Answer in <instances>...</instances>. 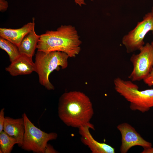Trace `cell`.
<instances>
[{
    "label": "cell",
    "instance_id": "1",
    "mask_svg": "<svg viewBox=\"0 0 153 153\" xmlns=\"http://www.w3.org/2000/svg\"><path fill=\"white\" fill-rule=\"evenodd\" d=\"M58 116L67 126L79 128L90 123L94 114L92 102L83 92L73 91L65 92L60 98Z\"/></svg>",
    "mask_w": 153,
    "mask_h": 153
},
{
    "label": "cell",
    "instance_id": "2",
    "mask_svg": "<svg viewBox=\"0 0 153 153\" xmlns=\"http://www.w3.org/2000/svg\"><path fill=\"white\" fill-rule=\"evenodd\" d=\"M81 43L74 27L62 25L56 31H47L41 35L37 48L45 52H63L74 58L80 53Z\"/></svg>",
    "mask_w": 153,
    "mask_h": 153
},
{
    "label": "cell",
    "instance_id": "3",
    "mask_svg": "<svg viewBox=\"0 0 153 153\" xmlns=\"http://www.w3.org/2000/svg\"><path fill=\"white\" fill-rule=\"evenodd\" d=\"M69 56L59 51L45 52L37 50L35 54V72L38 74L39 83L48 90L54 89L50 82V74L54 70L65 69L68 66Z\"/></svg>",
    "mask_w": 153,
    "mask_h": 153
},
{
    "label": "cell",
    "instance_id": "4",
    "mask_svg": "<svg viewBox=\"0 0 153 153\" xmlns=\"http://www.w3.org/2000/svg\"><path fill=\"white\" fill-rule=\"evenodd\" d=\"M114 83L116 91L130 103L131 110L144 113L153 107V89L140 90L131 81L119 77L114 79Z\"/></svg>",
    "mask_w": 153,
    "mask_h": 153
},
{
    "label": "cell",
    "instance_id": "5",
    "mask_svg": "<svg viewBox=\"0 0 153 153\" xmlns=\"http://www.w3.org/2000/svg\"><path fill=\"white\" fill-rule=\"evenodd\" d=\"M25 131L22 148L36 153H44L48 142L56 139L58 134L55 132L46 133L35 126L24 113Z\"/></svg>",
    "mask_w": 153,
    "mask_h": 153
},
{
    "label": "cell",
    "instance_id": "6",
    "mask_svg": "<svg viewBox=\"0 0 153 153\" xmlns=\"http://www.w3.org/2000/svg\"><path fill=\"white\" fill-rule=\"evenodd\" d=\"M139 51V54H133L130 58L133 69L128 77L132 82L143 80L153 67V45L147 43Z\"/></svg>",
    "mask_w": 153,
    "mask_h": 153
},
{
    "label": "cell",
    "instance_id": "7",
    "mask_svg": "<svg viewBox=\"0 0 153 153\" xmlns=\"http://www.w3.org/2000/svg\"><path fill=\"white\" fill-rule=\"evenodd\" d=\"M153 31V16L151 12L144 16L143 20L137 23L135 27L124 35L122 43L127 53L139 50L144 46V39L149 31Z\"/></svg>",
    "mask_w": 153,
    "mask_h": 153
},
{
    "label": "cell",
    "instance_id": "8",
    "mask_svg": "<svg viewBox=\"0 0 153 153\" xmlns=\"http://www.w3.org/2000/svg\"><path fill=\"white\" fill-rule=\"evenodd\" d=\"M121 135V144L120 151L126 153L135 146H140L143 148L152 147V143L144 139L131 126L127 123H121L117 126Z\"/></svg>",
    "mask_w": 153,
    "mask_h": 153
},
{
    "label": "cell",
    "instance_id": "9",
    "mask_svg": "<svg viewBox=\"0 0 153 153\" xmlns=\"http://www.w3.org/2000/svg\"><path fill=\"white\" fill-rule=\"evenodd\" d=\"M79 129L82 143L87 146L93 153H114L115 149L105 143L98 142L95 139L90 131V129H94V127L90 123Z\"/></svg>",
    "mask_w": 153,
    "mask_h": 153
},
{
    "label": "cell",
    "instance_id": "10",
    "mask_svg": "<svg viewBox=\"0 0 153 153\" xmlns=\"http://www.w3.org/2000/svg\"><path fill=\"white\" fill-rule=\"evenodd\" d=\"M5 69L11 76H14L30 74L35 71V66L32 59L21 54Z\"/></svg>",
    "mask_w": 153,
    "mask_h": 153
},
{
    "label": "cell",
    "instance_id": "11",
    "mask_svg": "<svg viewBox=\"0 0 153 153\" xmlns=\"http://www.w3.org/2000/svg\"><path fill=\"white\" fill-rule=\"evenodd\" d=\"M3 131L10 136L16 139L18 145L21 147L25 131L24 121L22 117L17 119L5 117Z\"/></svg>",
    "mask_w": 153,
    "mask_h": 153
},
{
    "label": "cell",
    "instance_id": "12",
    "mask_svg": "<svg viewBox=\"0 0 153 153\" xmlns=\"http://www.w3.org/2000/svg\"><path fill=\"white\" fill-rule=\"evenodd\" d=\"M34 20L33 18L32 22L28 23L18 29L0 28V37L10 41L18 47L25 37L35 27Z\"/></svg>",
    "mask_w": 153,
    "mask_h": 153
},
{
    "label": "cell",
    "instance_id": "13",
    "mask_svg": "<svg viewBox=\"0 0 153 153\" xmlns=\"http://www.w3.org/2000/svg\"><path fill=\"white\" fill-rule=\"evenodd\" d=\"M40 35L36 34L35 27L24 38L18 47L20 54L32 59Z\"/></svg>",
    "mask_w": 153,
    "mask_h": 153
},
{
    "label": "cell",
    "instance_id": "14",
    "mask_svg": "<svg viewBox=\"0 0 153 153\" xmlns=\"http://www.w3.org/2000/svg\"><path fill=\"white\" fill-rule=\"evenodd\" d=\"M0 48L7 52L11 63L16 60L21 55L18 47L16 45L1 37Z\"/></svg>",
    "mask_w": 153,
    "mask_h": 153
},
{
    "label": "cell",
    "instance_id": "15",
    "mask_svg": "<svg viewBox=\"0 0 153 153\" xmlns=\"http://www.w3.org/2000/svg\"><path fill=\"white\" fill-rule=\"evenodd\" d=\"M18 144L16 139L3 131L0 133V153H10L14 145Z\"/></svg>",
    "mask_w": 153,
    "mask_h": 153
},
{
    "label": "cell",
    "instance_id": "16",
    "mask_svg": "<svg viewBox=\"0 0 153 153\" xmlns=\"http://www.w3.org/2000/svg\"><path fill=\"white\" fill-rule=\"evenodd\" d=\"M151 43L153 45V40ZM143 81L149 86L151 87L153 86V67L150 74Z\"/></svg>",
    "mask_w": 153,
    "mask_h": 153
},
{
    "label": "cell",
    "instance_id": "17",
    "mask_svg": "<svg viewBox=\"0 0 153 153\" xmlns=\"http://www.w3.org/2000/svg\"><path fill=\"white\" fill-rule=\"evenodd\" d=\"M4 110L5 109L3 108L0 111V133L3 131L5 121Z\"/></svg>",
    "mask_w": 153,
    "mask_h": 153
},
{
    "label": "cell",
    "instance_id": "18",
    "mask_svg": "<svg viewBox=\"0 0 153 153\" xmlns=\"http://www.w3.org/2000/svg\"><path fill=\"white\" fill-rule=\"evenodd\" d=\"M8 3L5 0H0V11L4 12L6 11L8 7Z\"/></svg>",
    "mask_w": 153,
    "mask_h": 153
},
{
    "label": "cell",
    "instance_id": "19",
    "mask_svg": "<svg viewBox=\"0 0 153 153\" xmlns=\"http://www.w3.org/2000/svg\"><path fill=\"white\" fill-rule=\"evenodd\" d=\"M58 152L50 144H48L45 151L44 153H56Z\"/></svg>",
    "mask_w": 153,
    "mask_h": 153
},
{
    "label": "cell",
    "instance_id": "20",
    "mask_svg": "<svg viewBox=\"0 0 153 153\" xmlns=\"http://www.w3.org/2000/svg\"><path fill=\"white\" fill-rule=\"evenodd\" d=\"M141 153H153V148L152 147L144 148Z\"/></svg>",
    "mask_w": 153,
    "mask_h": 153
},
{
    "label": "cell",
    "instance_id": "21",
    "mask_svg": "<svg viewBox=\"0 0 153 153\" xmlns=\"http://www.w3.org/2000/svg\"><path fill=\"white\" fill-rule=\"evenodd\" d=\"M84 0H74L76 4H78L80 7H81L82 5H86V4L84 2ZM93 1V0H90Z\"/></svg>",
    "mask_w": 153,
    "mask_h": 153
},
{
    "label": "cell",
    "instance_id": "22",
    "mask_svg": "<svg viewBox=\"0 0 153 153\" xmlns=\"http://www.w3.org/2000/svg\"><path fill=\"white\" fill-rule=\"evenodd\" d=\"M151 12H152V15L153 16V7L152 8V10H151ZM152 35H153V31H152Z\"/></svg>",
    "mask_w": 153,
    "mask_h": 153
}]
</instances>
